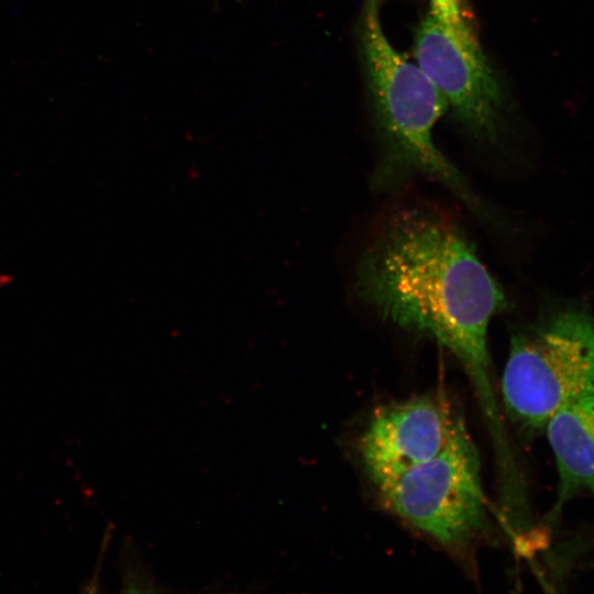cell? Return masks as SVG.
Masks as SVG:
<instances>
[{
	"instance_id": "cell-1",
	"label": "cell",
	"mask_w": 594,
	"mask_h": 594,
	"mask_svg": "<svg viewBox=\"0 0 594 594\" xmlns=\"http://www.w3.org/2000/svg\"><path fill=\"white\" fill-rule=\"evenodd\" d=\"M355 288L383 319L428 336L454 354L498 432L487 331L507 301L463 230L427 208L394 209L360 257Z\"/></svg>"
},
{
	"instance_id": "cell-2",
	"label": "cell",
	"mask_w": 594,
	"mask_h": 594,
	"mask_svg": "<svg viewBox=\"0 0 594 594\" xmlns=\"http://www.w3.org/2000/svg\"><path fill=\"white\" fill-rule=\"evenodd\" d=\"M381 0H362L360 52L382 157L375 184L387 186L420 174L449 187L471 209L487 208L433 141V128L447 103L416 64L397 51L384 32Z\"/></svg>"
},
{
	"instance_id": "cell-3",
	"label": "cell",
	"mask_w": 594,
	"mask_h": 594,
	"mask_svg": "<svg viewBox=\"0 0 594 594\" xmlns=\"http://www.w3.org/2000/svg\"><path fill=\"white\" fill-rule=\"evenodd\" d=\"M502 395L526 437L543 432L562 406L594 396V315L580 304L547 308L510 338Z\"/></svg>"
},
{
	"instance_id": "cell-4",
	"label": "cell",
	"mask_w": 594,
	"mask_h": 594,
	"mask_svg": "<svg viewBox=\"0 0 594 594\" xmlns=\"http://www.w3.org/2000/svg\"><path fill=\"white\" fill-rule=\"evenodd\" d=\"M413 53L466 134L480 142H496L507 95L481 45L465 0H428Z\"/></svg>"
},
{
	"instance_id": "cell-5",
	"label": "cell",
	"mask_w": 594,
	"mask_h": 594,
	"mask_svg": "<svg viewBox=\"0 0 594 594\" xmlns=\"http://www.w3.org/2000/svg\"><path fill=\"white\" fill-rule=\"evenodd\" d=\"M378 492L397 517L457 554L464 553L487 524L480 454L465 424L437 455Z\"/></svg>"
},
{
	"instance_id": "cell-6",
	"label": "cell",
	"mask_w": 594,
	"mask_h": 594,
	"mask_svg": "<svg viewBox=\"0 0 594 594\" xmlns=\"http://www.w3.org/2000/svg\"><path fill=\"white\" fill-rule=\"evenodd\" d=\"M463 424L440 392L383 405L360 437L362 465L380 488L437 455Z\"/></svg>"
},
{
	"instance_id": "cell-7",
	"label": "cell",
	"mask_w": 594,
	"mask_h": 594,
	"mask_svg": "<svg viewBox=\"0 0 594 594\" xmlns=\"http://www.w3.org/2000/svg\"><path fill=\"white\" fill-rule=\"evenodd\" d=\"M546 432L556 459L559 483L550 519L573 498H594V396L571 402L547 421Z\"/></svg>"
},
{
	"instance_id": "cell-8",
	"label": "cell",
	"mask_w": 594,
	"mask_h": 594,
	"mask_svg": "<svg viewBox=\"0 0 594 594\" xmlns=\"http://www.w3.org/2000/svg\"><path fill=\"white\" fill-rule=\"evenodd\" d=\"M117 568L121 579V592L163 593L167 591L158 582L141 550L131 538L124 539L119 549Z\"/></svg>"
}]
</instances>
